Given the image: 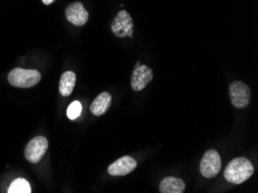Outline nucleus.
<instances>
[{"label":"nucleus","instance_id":"f257e3e1","mask_svg":"<svg viewBox=\"0 0 258 193\" xmlns=\"http://www.w3.org/2000/svg\"><path fill=\"white\" fill-rule=\"evenodd\" d=\"M253 174V165L245 157H236L230 161L225 170V178L232 184H242Z\"/></svg>","mask_w":258,"mask_h":193},{"label":"nucleus","instance_id":"f03ea898","mask_svg":"<svg viewBox=\"0 0 258 193\" xmlns=\"http://www.w3.org/2000/svg\"><path fill=\"white\" fill-rule=\"evenodd\" d=\"M41 81V73L37 70L14 69L9 74V82L17 88H30Z\"/></svg>","mask_w":258,"mask_h":193},{"label":"nucleus","instance_id":"7ed1b4c3","mask_svg":"<svg viewBox=\"0 0 258 193\" xmlns=\"http://www.w3.org/2000/svg\"><path fill=\"white\" fill-rule=\"evenodd\" d=\"M229 97L230 103L234 108L243 109L248 106L251 100V92L244 82L234 81L229 86Z\"/></svg>","mask_w":258,"mask_h":193},{"label":"nucleus","instance_id":"20e7f679","mask_svg":"<svg viewBox=\"0 0 258 193\" xmlns=\"http://www.w3.org/2000/svg\"><path fill=\"white\" fill-rule=\"evenodd\" d=\"M221 170L220 154L214 149L207 151L201 161V174L206 178H214Z\"/></svg>","mask_w":258,"mask_h":193},{"label":"nucleus","instance_id":"39448f33","mask_svg":"<svg viewBox=\"0 0 258 193\" xmlns=\"http://www.w3.org/2000/svg\"><path fill=\"white\" fill-rule=\"evenodd\" d=\"M111 30L115 36L124 38L132 37L134 35V20L126 11H120L117 13L111 23Z\"/></svg>","mask_w":258,"mask_h":193},{"label":"nucleus","instance_id":"423d86ee","mask_svg":"<svg viewBox=\"0 0 258 193\" xmlns=\"http://www.w3.org/2000/svg\"><path fill=\"white\" fill-rule=\"evenodd\" d=\"M49 143L44 137H35L26 146L25 157L30 163H38L48 151Z\"/></svg>","mask_w":258,"mask_h":193},{"label":"nucleus","instance_id":"0eeeda50","mask_svg":"<svg viewBox=\"0 0 258 193\" xmlns=\"http://www.w3.org/2000/svg\"><path fill=\"white\" fill-rule=\"evenodd\" d=\"M152 80H153V71L146 65H140V62H137L131 77V88L135 92H142Z\"/></svg>","mask_w":258,"mask_h":193},{"label":"nucleus","instance_id":"6e6552de","mask_svg":"<svg viewBox=\"0 0 258 193\" xmlns=\"http://www.w3.org/2000/svg\"><path fill=\"white\" fill-rule=\"evenodd\" d=\"M65 15L68 21L74 26H84L89 18L88 12L86 11L83 4L79 2L70 4L65 10Z\"/></svg>","mask_w":258,"mask_h":193},{"label":"nucleus","instance_id":"1a4fd4ad","mask_svg":"<svg viewBox=\"0 0 258 193\" xmlns=\"http://www.w3.org/2000/svg\"><path fill=\"white\" fill-rule=\"evenodd\" d=\"M137 168V161L134 157L125 155L120 157L114 163H111L108 168L109 175L111 176H125L128 175Z\"/></svg>","mask_w":258,"mask_h":193},{"label":"nucleus","instance_id":"9d476101","mask_svg":"<svg viewBox=\"0 0 258 193\" xmlns=\"http://www.w3.org/2000/svg\"><path fill=\"white\" fill-rule=\"evenodd\" d=\"M111 95L107 92L101 93L96 98H94L93 103L91 104V112L94 116L100 117L104 115L111 104Z\"/></svg>","mask_w":258,"mask_h":193},{"label":"nucleus","instance_id":"9b49d317","mask_svg":"<svg viewBox=\"0 0 258 193\" xmlns=\"http://www.w3.org/2000/svg\"><path fill=\"white\" fill-rule=\"evenodd\" d=\"M159 190L161 193H182L185 190V183L181 178L169 176L161 180Z\"/></svg>","mask_w":258,"mask_h":193},{"label":"nucleus","instance_id":"f8f14e48","mask_svg":"<svg viewBox=\"0 0 258 193\" xmlns=\"http://www.w3.org/2000/svg\"><path fill=\"white\" fill-rule=\"evenodd\" d=\"M76 82H77L76 73L72 72V71H66L65 73H62L59 81L60 95L65 97L71 95L74 89V86H76Z\"/></svg>","mask_w":258,"mask_h":193},{"label":"nucleus","instance_id":"ddd939ff","mask_svg":"<svg viewBox=\"0 0 258 193\" xmlns=\"http://www.w3.org/2000/svg\"><path fill=\"white\" fill-rule=\"evenodd\" d=\"M9 193H30L31 186L29 182H27L25 178H17L12 182L9 187Z\"/></svg>","mask_w":258,"mask_h":193},{"label":"nucleus","instance_id":"4468645a","mask_svg":"<svg viewBox=\"0 0 258 193\" xmlns=\"http://www.w3.org/2000/svg\"><path fill=\"white\" fill-rule=\"evenodd\" d=\"M81 111H83V105L79 101H74L71 104L69 105L68 108V117L69 119L76 120L78 117L81 115Z\"/></svg>","mask_w":258,"mask_h":193},{"label":"nucleus","instance_id":"2eb2a0df","mask_svg":"<svg viewBox=\"0 0 258 193\" xmlns=\"http://www.w3.org/2000/svg\"><path fill=\"white\" fill-rule=\"evenodd\" d=\"M42 2H43V4H44V5H51L54 0H42Z\"/></svg>","mask_w":258,"mask_h":193}]
</instances>
